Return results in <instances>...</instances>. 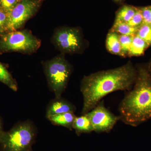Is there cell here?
<instances>
[{
	"label": "cell",
	"mask_w": 151,
	"mask_h": 151,
	"mask_svg": "<svg viewBox=\"0 0 151 151\" xmlns=\"http://www.w3.org/2000/svg\"><path fill=\"white\" fill-rule=\"evenodd\" d=\"M8 13L0 7V36L7 32Z\"/></svg>",
	"instance_id": "19"
},
{
	"label": "cell",
	"mask_w": 151,
	"mask_h": 151,
	"mask_svg": "<svg viewBox=\"0 0 151 151\" xmlns=\"http://www.w3.org/2000/svg\"><path fill=\"white\" fill-rule=\"evenodd\" d=\"M113 1L115 2L118 3V4H121L124 2L126 0H113Z\"/></svg>",
	"instance_id": "25"
},
{
	"label": "cell",
	"mask_w": 151,
	"mask_h": 151,
	"mask_svg": "<svg viewBox=\"0 0 151 151\" xmlns=\"http://www.w3.org/2000/svg\"><path fill=\"white\" fill-rule=\"evenodd\" d=\"M36 128L30 121L19 122L0 135L1 151H29L35 140Z\"/></svg>",
	"instance_id": "3"
},
{
	"label": "cell",
	"mask_w": 151,
	"mask_h": 151,
	"mask_svg": "<svg viewBox=\"0 0 151 151\" xmlns=\"http://www.w3.org/2000/svg\"><path fill=\"white\" fill-rule=\"evenodd\" d=\"M0 82L5 84L13 91L17 92L18 84L16 80L13 77L7 68L0 62Z\"/></svg>",
	"instance_id": "15"
},
{
	"label": "cell",
	"mask_w": 151,
	"mask_h": 151,
	"mask_svg": "<svg viewBox=\"0 0 151 151\" xmlns=\"http://www.w3.org/2000/svg\"><path fill=\"white\" fill-rule=\"evenodd\" d=\"M137 28L132 27L127 23L114 21L110 31L114 32L120 35L134 36L137 32Z\"/></svg>",
	"instance_id": "16"
},
{
	"label": "cell",
	"mask_w": 151,
	"mask_h": 151,
	"mask_svg": "<svg viewBox=\"0 0 151 151\" xmlns=\"http://www.w3.org/2000/svg\"><path fill=\"white\" fill-rule=\"evenodd\" d=\"M3 122L1 118L0 117V135L4 132V127H3Z\"/></svg>",
	"instance_id": "24"
},
{
	"label": "cell",
	"mask_w": 151,
	"mask_h": 151,
	"mask_svg": "<svg viewBox=\"0 0 151 151\" xmlns=\"http://www.w3.org/2000/svg\"><path fill=\"white\" fill-rule=\"evenodd\" d=\"M40 6L39 0H21L8 13L6 32L22 28Z\"/></svg>",
	"instance_id": "7"
},
{
	"label": "cell",
	"mask_w": 151,
	"mask_h": 151,
	"mask_svg": "<svg viewBox=\"0 0 151 151\" xmlns=\"http://www.w3.org/2000/svg\"><path fill=\"white\" fill-rule=\"evenodd\" d=\"M138 7L124 5L116 12L115 21L128 23L134 15Z\"/></svg>",
	"instance_id": "14"
},
{
	"label": "cell",
	"mask_w": 151,
	"mask_h": 151,
	"mask_svg": "<svg viewBox=\"0 0 151 151\" xmlns=\"http://www.w3.org/2000/svg\"><path fill=\"white\" fill-rule=\"evenodd\" d=\"M57 49L63 54L81 53L85 42L80 28L61 27L55 30L51 38Z\"/></svg>",
	"instance_id": "6"
},
{
	"label": "cell",
	"mask_w": 151,
	"mask_h": 151,
	"mask_svg": "<svg viewBox=\"0 0 151 151\" xmlns=\"http://www.w3.org/2000/svg\"><path fill=\"white\" fill-rule=\"evenodd\" d=\"M136 35L145 41L151 47V26L143 23L137 28Z\"/></svg>",
	"instance_id": "17"
},
{
	"label": "cell",
	"mask_w": 151,
	"mask_h": 151,
	"mask_svg": "<svg viewBox=\"0 0 151 151\" xmlns=\"http://www.w3.org/2000/svg\"><path fill=\"white\" fill-rule=\"evenodd\" d=\"M85 114L91 122L93 131L97 133L110 132L120 120L119 116L114 115L105 107L103 101Z\"/></svg>",
	"instance_id": "8"
},
{
	"label": "cell",
	"mask_w": 151,
	"mask_h": 151,
	"mask_svg": "<svg viewBox=\"0 0 151 151\" xmlns=\"http://www.w3.org/2000/svg\"><path fill=\"white\" fill-rule=\"evenodd\" d=\"M146 65V67L149 73L151 75V58L150 60L147 63L145 64Z\"/></svg>",
	"instance_id": "23"
},
{
	"label": "cell",
	"mask_w": 151,
	"mask_h": 151,
	"mask_svg": "<svg viewBox=\"0 0 151 151\" xmlns=\"http://www.w3.org/2000/svg\"><path fill=\"white\" fill-rule=\"evenodd\" d=\"M72 129L78 134L90 133L93 131L91 122L86 114L75 117Z\"/></svg>",
	"instance_id": "13"
},
{
	"label": "cell",
	"mask_w": 151,
	"mask_h": 151,
	"mask_svg": "<svg viewBox=\"0 0 151 151\" xmlns=\"http://www.w3.org/2000/svg\"><path fill=\"white\" fill-rule=\"evenodd\" d=\"M76 110L75 105L62 97L55 98L51 100L46 110V117L62 113H74Z\"/></svg>",
	"instance_id": "9"
},
{
	"label": "cell",
	"mask_w": 151,
	"mask_h": 151,
	"mask_svg": "<svg viewBox=\"0 0 151 151\" xmlns=\"http://www.w3.org/2000/svg\"><path fill=\"white\" fill-rule=\"evenodd\" d=\"M29 151H31V150Z\"/></svg>",
	"instance_id": "26"
},
{
	"label": "cell",
	"mask_w": 151,
	"mask_h": 151,
	"mask_svg": "<svg viewBox=\"0 0 151 151\" xmlns=\"http://www.w3.org/2000/svg\"><path fill=\"white\" fill-rule=\"evenodd\" d=\"M106 47L109 52L122 56V47L119 39V35L109 31L106 40Z\"/></svg>",
	"instance_id": "11"
},
{
	"label": "cell",
	"mask_w": 151,
	"mask_h": 151,
	"mask_svg": "<svg viewBox=\"0 0 151 151\" xmlns=\"http://www.w3.org/2000/svg\"><path fill=\"white\" fill-rule=\"evenodd\" d=\"M128 24L134 28L139 27L143 24V18L140 7H138L137 10Z\"/></svg>",
	"instance_id": "20"
},
{
	"label": "cell",
	"mask_w": 151,
	"mask_h": 151,
	"mask_svg": "<svg viewBox=\"0 0 151 151\" xmlns=\"http://www.w3.org/2000/svg\"><path fill=\"white\" fill-rule=\"evenodd\" d=\"M137 75L136 66L129 61L119 67L84 76L80 84L83 97L81 114L93 109L106 95L117 91H129Z\"/></svg>",
	"instance_id": "1"
},
{
	"label": "cell",
	"mask_w": 151,
	"mask_h": 151,
	"mask_svg": "<svg viewBox=\"0 0 151 151\" xmlns=\"http://www.w3.org/2000/svg\"><path fill=\"white\" fill-rule=\"evenodd\" d=\"M21 0H0V7L9 13Z\"/></svg>",
	"instance_id": "21"
},
{
	"label": "cell",
	"mask_w": 151,
	"mask_h": 151,
	"mask_svg": "<svg viewBox=\"0 0 151 151\" xmlns=\"http://www.w3.org/2000/svg\"><path fill=\"white\" fill-rule=\"evenodd\" d=\"M41 42L28 29L9 32L0 36V53L16 52L30 55L40 47Z\"/></svg>",
	"instance_id": "5"
},
{
	"label": "cell",
	"mask_w": 151,
	"mask_h": 151,
	"mask_svg": "<svg viewBox=\"0 0 151 151\" xmlns=\"http://www.w3.org/2000/svg\"><path fill=\"white\" fill-rule=\"evenodd\" d=\"M42 64L49 88L55 98L61 97L67 87L73 66L62 53L44 61Z\"/></svg>",
	"instance_id": "4"
},
{
	"label": "cell",
	"mask_w": 151,
	"mask_h": 151,
	"mask_svg": "<svg viewBox=\"0 0 151 151\" xmlns=\"http://www.w3.org/2000/svg\"><path fill=\"white\" fill-rule=\"evenodd\" d=\"M136 68L134 86L119 106L120 120L134 127L151 119V75L145 64H137Z\"/></svg>",
	"instance_id": "2"
},
{
	"label": "cell",
	"mask_w": 151,
	"mask_h": 151,
	"mask_svg": "<svg viewBox=\"0 0 151 151\" xmlns=\"http://www.w3.org/2000/svg\"><path fill=\"white\" fill-rule=\"evenodd\" d=\"M149 47L148 44L145 41L138 36H134L128 57L141 56L144 54Z\"/></svg>",
	"instance_id": "12"
},
{
	"label": "cell",
	"mask_w": 151,
	"mask_h": 151,
	"mask_svg": "<svg viewBox=\"0 0 151 151\" xmlns=\"http://www.w3.org/2000/svg\"><path fill=\"white\" fill-rule=\"evenodd\" d=\"M133 36L119 35V39L122 47V57H126L128 56Z\"/></svg>",
	"instance_id": "18"
},
{
	"label": "cell",
	"mask_w": 151,
	"mask_h": 151,
	"mask_svg": "<svg viewBox=\"0 0 151 151\" xmlns=\"http://www.w3.org/2000/svg\"><path fill=\"white\" fill-rule=\"evenodd\" d=\"M143 18V23L151 26V6L140 7Z\"/></svg>",
	"instance_id": "22"
},
{
	"label": "cell",
	"mask_w": 151,
	"mask_h": 151,
	"mask_svg": "<svg viewBox=\"0 0 151 151\" xmlns=\"http://www.w3.org/2000/svg\"><path fill=\"white\" fill-rule=\"evenodd\" d=\"M76 117L74 113L69 112L52 115L48 116L47 118L54 125L62 126L71 129Z\"/></svg>",
	"instance_id": "10"
}]
</instances>
